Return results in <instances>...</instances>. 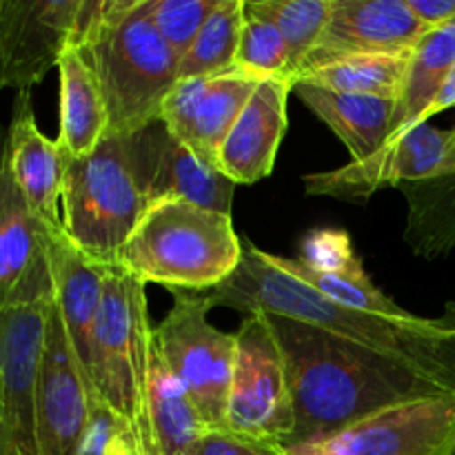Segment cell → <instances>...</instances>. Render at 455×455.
<instances>
[{"instance_id":"cell-30","label":"cell","mask_w":455,"mask_h":455,"mask_svg":"<svg viewBox=\"0 0 455 455\" xmlns=\"http://www.w3.org/2000/svg\"><path fill=\"white\" fill-rule=\"evenodd\" d=\"M305 269L329 278L364 283L371 280L363 260L355 253L349 234L342 229H315L302 240L300 256L296 258Z\"/></svg>"},{"instance_id":"cell-25","label":"cell","mask_w":455,"mask_h":455,"mask_svg":"<svg viewBox=\"0 0 455 455\" xmlns=\"http://www.w3.org/2000/svg\"><path fill=\"white\" fill-rule=\"evenodd\" d=\"M407 198L404 243L420 258H443L455 249V145L451 173L400 187Z\"/></svg>"},{"instance_id":"cell-23","label":"cell","mask_w":455,"mask_h":455,"mask_svg":"<svg viewBox=\"0 0 455 455\" xmlns=\"http://www.w3.org/2000/svg\"><path fill=\"white\" fill-rule=\"evenodd\" d=\"M147 416H149V455H191L198 440L209 431L198 409L187 395L185 387L164 364L156 340L149 369Z\"/></svg>"},{"instance_id":"cell-36","label":"cell","mask_w":455,"mask_h":455,"mask_svg":"<svg viewBox=\"0 0 455 455\" xmlns=\"http://www.w3.org/2000/svg\"><path fill=\"white\" fill-rule=\"evenodd\" d=\"M443 455H455V443H453V444H451V447H449V449H447V451H444Z\"/></svg>"},{"instance_id":"cell-19","label":"cell","mask_w":455,"mask_h":455,"mask_svg":"<svg viewBox=\"0 0 455 455\" xmlns=\"http://www.w3.org/2000/svg\"><path fill=\"white\" fill-rule=\"evenodd\" d=\"M291 92V80L284 76L260 80L218 156V169L231 182L253 185L274 172L280 142L287 133V100Z\"/></svg>"},{"instance_id":"cell-17","label":"cell","mask_w":455,"mask_h":455,"mask_svg":"<svg viewBox=\"0 0 455 455\" xmlns=\"http://www.w3.org/2000/svg\"><path fill=\"white\" fill-rule=\"evenodd\" d=\"M53 300V280L43 222L18 189L3 158L0 167V305Z\"/></svg>"},{"instance_id":"cell-24","label":"cell","mask_w":455,"mask_h":455,"mask_svg":"<svg viewBox=\"0 0 455 455\" xmlns=\"http://www.w3.org/2000/svg\"><path fill=\"white\" fill-rule=\"evenodd\" d=\"M455 65V22L427 31L409 60L403 93L395 102L391 138L429 123V111ZM389 138V140H391Z\"/></svg>"},{"instance_id":"cell-16","label":"cell","mask_w":455,"mask_h":455,"mask_svg":"<svg viewBox=\"0 0 455 455\" xmlns=\"http://www.w3.org/2000/svg\"><path fill=\"white\" fill-rule=\"evenodd\" d=\"M427 29L404 0H333L323 36L293 80L342 58L413 52Z\"/></svg>"},{"instance_id":"cell-7","label":"cell","mask_w":455,"mask_h":455,"mask_svg":"<svg viewBox=\"0 0 455 455\" xmlns=\"http://www.w3.org/2000/svg\"><path fill=\"white\" fill-rule=\"evenodd\" d=\"M212 300L204 293H173V307L154 327V340L169 371L185 387L209 431H227L235 333L209 323Z\"/></svg>"},{"instance_id":"cell-12","label":"cell","mask_w":455,"mask_h":455,"mask_svg":"<svg viewBox=\"0 0 455 455\" xmlns=\"http://www.w3.org/2000/svg\"><path fill=\"white\" fill-rule=\"evenodd\" d=\"M80 0H0V89H31L74 44Z\"/></svg>"},{"instance_id":"cell-29","label":"cell","mask_w":455,"mask_h":455,"mask_svg":"<svg viewBox=\"0 0 455 455\" xmlns=\"http://www.w3.org/2000/svg\"><path fill=\"white\" fill-rule=\"evenodd\" d=\"M235 67L260 78L269 76L289 78V52L283 34L265 13L256 12L247 0H244V22Z\"/></svg>"},{"instance_id":"cell-26","label":"cell","mask_w":455,"mask_h":455,"mask_svg":"<svg viewBox=\"0 0 455 455\" xmlns=\"http://www.w3.org/2000/svg\"><path fill=\"white\" fill-rule=\"evenodd\" d=\"M411 53L413 52L342 58L331 65L302 74L300 78L293 80V84H309V87L338 93H355V96L389 98V100L398 102Z\"/></svg>"},{"instance_id":"cell-18","label":"cell","mask_w":455,"mask_h":455,"mask_svg":"<svg viewBox=\"0 0 455 455\" xmlns=\"http://www.w3.org/2000/svg\"><path fill=\"white\" fill-rule=\"evenodd\" d=\"M43 243L47 249L49 269H52L53 302L60 311L76 360L92 385V376H89L92 371V338L98 311H100L102 291H105L107 267L84 256L71 243L62 225H44L43 222Z\"/></svg>"},{"instance_id":"cell-3","label":"cell","mask_w":455,"mask_h":455,"mask_svg":"<svg viewBox=\"0 0 455 455\" xmlns=\"http://www.w3.org/2000/svg\"><path fill=\"white\" fill-rule=\"evenodd\" d=\"M74 44L100 84L107 133L129 136L160 118L180 62L151 22L145 0H80Z\"/></svg>"},{"instance_id":"cell-6","label":"cell","mask_w":455,"mask_h":455,"mask_svg":"<svg viewBox=\"0 0 455 455\" xmlns=\"http://www.w3.org/2000/svg\"><path fill=\"white\" fill-rule=\"evenodd\" d=\"M147 284L124 269L107 267L105 291L92 338V387L123 418L149 455V369L154 327L147 309Z\"/></svg>"},{"instance_id":"cell-28","label":"cell","mask_w":455,"mask_h":455,"mask_svg":"<svg viewBox=\"0 0 455 455\" xmlns=\"http://www.w3.org/2000/svg\"><path fill=\"white\" fill-rule=\"evenodd\" d=\"M280 29L289 52V80L323 36L333 0H247Z\"/></svg>"},{"instance_id":"cell-32","label":"cell","mask_w":455,"mask_h":455,"mask_svg":"<svg viewBox=\"0 0 455 455\" xmlns=\"http://www.w3.org/2000/svg\"><path fill=\"white\" fill-rule=\"evenodd\" d=\"M191 455H287L283 447L244 438L231 431H207Z\"/></svg>"},{"instance_id":"cell-9","label":"cell","mask_w":455,"mask_h":455,"mask_svg":"<svg viewBox=\"0 0 455 455\" xmlns=\"http://www.w3.org/2000/svg\"><path fill=\"white\" fill-rule=\"evenodd\" d=\"M455 127L438 129L422 123L387 140L367 160L340 169L302 176L309 196H327L342 203H367L376 191L403 187L451 173Z\"/></svg>"},{"instance_id":"cell-35","label":"cell","mask_w":455,"mask_h":455,"mask_svg":"<svg viewBox=\"0 0 455 455\" xmlns=\"http://www.w3.org/2000/svg\"><path fill=\"white\" fill-rule=\"evenodd\" d=\"M4 142H7V132L0 124V167H3V158H4Z\"/></svg>"},{"instance_id":"cell-8","label":"cell","mask_w":455,"mask_h":455,"mask_svg":"<svg viewBox=\"0 0 455 455\" xmlns=\"http://www.w3.org/2000/svg\"><path fill=\"white\" fill-rule=\"evenodd\" d=\"M293 427L296 411L283 349L265 315H247L235 331L227 431L283 447Z\"/></svg>"},{"instance_id":"cell-5","label":"cell","mask_w":455,"mask_h":455,"mask_svg":"<svg viewBox=\"0 0 455 455\" xmlns=\"http://www.w3.org/2000/svg\"><path fill=\"white\" fill-rule=\"evenodd\" d=\"M62 227L71 243L102 267H116L147 198L133 164L129 136L107 133L87 156H65Z\"/></svg>"},{"instance_id":"cell-4","label":"cell","mask_w":455,"mask_h":455,"mask_svg":"<svg viewBox=\"0 0 455 455\" xmlns=\"http://www.w3.org/2000/svg\"><path fill=\"white\" fill-rule=\"evenodd\" d=\"M243 260V240L231 216L187 200L151 204L116 265L145 284L169 291L218 289Z\"/></svg>"},{"instance_id":"cell-1","label":"cell","mask_w":455,"mask_h":455,"mask_svg":"<svg viewBox=\"0 0 455 455\" xmlns=\"http://www.w3.org/2000/svg\"><path fill=\"white\" fill-rule=\"evenodd\" d=\"M287 364L296 427L283 449L320 443L398 404L455 395L453 387L398 355L342 340L305 323L262 314Z\"/></svg>"},{"instance_id":"cell-14","label":"cell","mask_w":455,"mask_h":455,"mask_svg":"<svg viewBox=\"0 0 455 455\" xmlns=\"http://www.w3.org/2000/svg\"><path fill=\"white\" fill-rule=\"evenodd\" d=\"M260 80L265 78L238 67L225 74L182 78L164 100L160 120L204 164L218 169L222 142Z\"/></svg>"},{"instance_id":"cell-15","label":"cell","mask_w":455,"mask_h":455,"mask_svg":"<svg viewBox=\"0 0 455 455\" xmlns=\"http://www.w3.org/2000/svg\"><path fill=\"white\" fill-rule=\"evenodd\" d=\"M129 145L149 207L163 200H187L231 216L235 182L187 149L163 120L129 133Z\"/></svg>"},{"instance_id":"cell-13","label":"cell","mask_w":455,"mask_h":455,"mask_svg":"<svg viewBox=\"0 0 455 455\" xmlns=\"http://www.w3.org/2000/svg\"><path fill=\"white\" fill-rule=\"evenodd\" d=\"M96 400L98 395L76 360L60 311L52 300L36 389L40 455L78 453L80 438Z\"/></svg>"},{"instance_id":"cell-10","label":"cell","mask_w":455,"mask_h":455,"mask_svg":"<svg viewBox=\"0 0 455 455\" xmlns=\"http://www.w3.org/2000/svg\"><path fill=\"white\" fill-rule=\"evenodd\" d=\"M49 305H0V455H40L36 389Z\"/></svg>"},{"instance_id":"cell-22","label":"cell","mask_w":455,"mask_h":455,"mask_svg":"<svg viewBox=\"0 0 455 455\" xmlns=\"http://www.w3.org/2000/svg\"><path fill=\"white\" fill-rule=\"evenodd\" d=\"M58 78H60L58 147L69 158L92 154L109 132V116L96 74L76 44L62 53L58 62Z\"/></svg>"},{"instance_id":"cell-20","label":"cell","mask_w":455,"mask_h":455,"mask_svg":"<svg viewBox=\"0 0 455 455\" xmlns=\"http://www.w3.org/2000/svg\"><path fill=\"white\" fill-rule=\"evenodd\" d=\"M4 163L34 216L44 225H62L58 204L65 180V154L56 140L38 129L31 93H18L13 100L4 142Z\"/></svg>"},{"instance_id":"cell-33","label":"cell","mask_w":455,"mask_h":455,"mask_svg":"<svg viewBox=\"0 0 455 455\" xmlns=\"http://www.w3.org/2000/svg\"><path fill=\"white\" fill-rule=\"evenodd\" d=\"M404 3L427 29H438L455 22V0H404Z\"/></svg>"},{"instance_id":"cell-21","label":"cell","mask_w":455,"mask_h":455,"mask_svg":"<svg viewBox=\"0 0 455 455\" xmlns=\"http://www.w3.org/2000/svg\"><path fill=\"white\" fill-rule=\"evenodd\" d=\"M293 93L345 142L351 163L367 160L391 138L395 100L293 84Z\"/></svg>"},{"instance_id":"cell-34","label":"cell","mask_w":455,"mask_h":455,"mask_svg":"<svg viewBox=\"0 0 455 455\" xmlns=\"http://www.w3.org/2000/svg\"><path fill=\"white\" fill-rule=\"evenodd\" d=\"M451 107H455V65H453L451 74H449L447 83H444L443 89H440V93H438V98H435L434 107H431L429 118H431V116L440 114V111L451 109Z\"/></svg>"},{"instance_id":"cell-31","label":"cell","mask_w":455,"mask_h":455,"mask_svg":"<svg viewBox=\"0 0 455 455\" xmlns=\"http://www.w3.org/2000/svg\"><path fill=\"white\" fill-rule=\"evenodd\" d=\"M218 0H145L151 22L178 58H185Z\"/></svg>"},{"instance_id":"cell-27","label":"cell","mask_w":455,"mask_h":455,"mask_svg":"<svg viewBox=\"0 0 455 455\" xmlns=\"http://www.w3.org/2000/svg\"><path fill=\"white\" fill-rule=\"evenodd\" d=\"M244 22V0H218L194 44L178 65V80L234 69Z\"/></svg>"},{"instance_id":"cell-11","label":"cell","mask_w":455,"mask_h":455,"mask_svg":"<svg viewBox=\"0 0 455 455\" xmlns=\"http://www.w3.org/2000/svg\"><path fill=\"white\" fill-rule=\"evenodd\" d=\"M455 443V395L398 404L287 455H443Z\"/></svg>"},{"instance_id":"cell-2","label":"cell","mask_w":455,"mask_h":455,"mask_svg":"<svg viewBox=\"0 0 455 455\" xmlns=\"http://www.w3.org/2000/svg\"><path fill=\"white\" fill-rule=\"evenodd\" d=\"M207 296L213 307H231L247 315H283L342 340L398 355L455 389V302H447L440 318H420L409 311L376 314L342 307L284 271L275 256L249 240H243V260L234 275Z\"/></svg>"}]
</instances>
